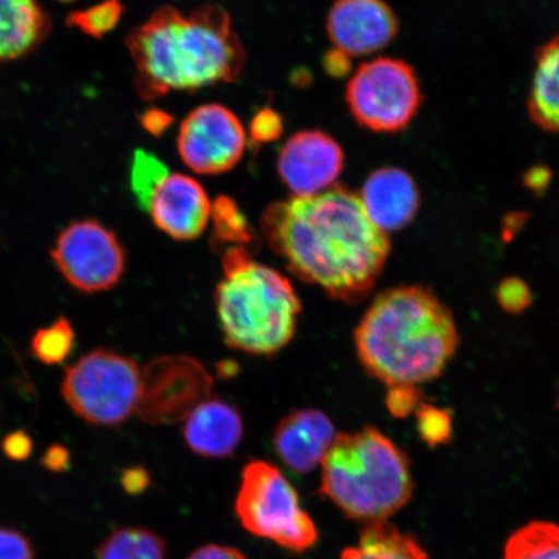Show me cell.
Listing matches in <instances>:
<instances>
[{"label": "cell", "mask_w": 559, "mask_h": 559, "mask_svg": "<svg viewBox=\"0 0 559 559\" xmlns=\"http://www.w3.org/2000/svg\"><path fill=\"white\" fill-rule=\"evenodd\" d=\"M215 304L227 345L258 356L282 352L295 337L302 311L289 280L243 247L225 251Z\"/></svg>", "instance_id": "4"}, {"label": "cell", "mask_w": 559, "mask_h": 559, "mask_svg": "<svg viewBox=\"0 0 559 559\" xmlns=\"http://www.w3.org/2000/svg\"><path fill=\"white\" fill-rule=\"evenodd\" d=\"M173 122V116L158 108L145 110L142 117H140V123H142L144 130L150 132L153 136L163 135L164 132L170 128Z\"/></svg>", "instance_id": "32"}, {"label": "cell", "mask_w": 559, "mask_h": 559, "mask_svg": "<svg viewBox=\"0 0 559 559\" xmlns=\"http://www.w3.org/2000/svg\"><path fill=\"white\" fill-rule=\"evenodd\" d=\"M419 436L430 447L444 445L452 438V418L449 412L421 404L417 408Z\"/></svg>", "instance_id": "26"}, {"label": "cell", "mask_w": 559, "mask_h": 559, "mask_svg": "<svg viewBox=\"0 0 559 559\" xmlns=\"http://www.w3.org/2000/svg\"><path fill=\"white\" fill-rule=\"evenodd\" d=\"M423 393L417 386L390 388L386 405L395 417H407L414 414L421 403Z\"/></svg>", "instance_id": "29"}, {"label": "cell", "mask_w": 559, "mask_h": 559, "mask_svg": "<svg viewBox=\"0 0 559 559\" xmlns=\"http://www.w3.org/2000/svg\"><path fill=\"white\" fill-rule=\"evenodd\" d=\"M345 166V153L323 131H300L278 153L280 179L295 198L331 190Z\"/></svg>", "instance_id": "11"}, {"label": "cell", "mask_w": 559, "mask_h": 559, "mask_svg": "<svg viewBox=\"0 0 559 559\" xmlns=\"http://www.w3.org/2000/svg\"><path fill=\"white\" fill-rule=\"evenodd\" d=\"M123 7L118 0H105L87 10L70 13L68 24L94 38H103L120 23Z\"/></svg>", "instance_id": "25"}, {"label": "cell", "mask_w": 559, "mask_h": 559, "mask_svg": "<svg viewBox=\"0 0 559 559\" xmlns=\"http://www.w3.org/2000/svg\"><path fill=\"white\" fill-rule=\"evenodd\" d=\"M341 559H429L414 536L388 522L367 524L358 544L342 551Z\"/></svg>", "instance_id": "19"}, {"label": "cell", "mask_w": 559, "mask_h": 559, "mask_svg": "<svg viewBox=\"0 0 559 559\" xmlns=\"http://www.w3.org/2000/svg\"><path fill=\"white\" fill-rule=\"evenodd\" d=\"M145 100L171 91H195L239 79L247 55L228 12L205 5L185 16L164 7L126 39Z\"/></svg>", "instance_id": "2"}, {"label": "cell", "mask_w": 559, "mask_h": 559, "mask_svg": "<svg viewBox=\"0 0 559 559\" xmlns=\"http://www.w3.org/2000/svg\"><path fill=\"white\" fill-rule=\"evenodd\" d=\"M177 145L180 158L192 171L225 174L240 163L247 131L233 110L221 104H205L181 122Z\"/></svg>", "instance_id": "10"}, {"label": "cell", "mask_w": 559, "mask_h": 559, "mask_svg": "<svg viewBox=\"0 0 559 559\" xmlns=\"http://www.w3.org/2000/svg\"><path fill=\"white\" fill-rule=\"evenodd\" d=\"M41 463H44L48 469L53 472L66 471L69 466V453L64 447L53 445L46 452Z\"/></svg>", "instance_id": "36"}, {"label": "cell", "mask_w": 559, "mask_h": 559, "mask_svg": "<svg viewBox=\"0 0 559 559\" xmlns=\"http://www.w3.org/2000/svg\"><path fill=\"white\" fill-rule=\"evenodd\" d=\"M360 200L369 219L386 234L407 227L419 209L416 181L400 167H381L370 174Z\"/></svg>", "instance_id": "15"}, {"label": "cell", "mask_w": 559, "mask_h": 559, "mask_svg": "<svg viewBox=\"0 0 559 559\" xmlns=\"http://www.w3.org/2000/svg\"><path fill=\"white\" fill-rule=\"evenodd\" d=\"M148 484V474L142 467H132L122 475V486L131 495L143 492Z\"/></svg>", "instance_id": "35"}, {"label": "cell", "mask_w": 559, "mask_h": 559, "mask_svg": "<svg viewBox=\"0 0 559 559\" xmlns=\"http://www.w3.org/2000/svg\"><path fill=\"white\" fill-rule=\"evenodd\" d=\"M528 114L545 131L559 132V34L537 51Z\"/></svg>", "instance_id": "18"}, {"label": "cell", "mask_w": 559, "mask_h": 559, "mask_svg": "<svg viewBox=\"0 0 559 559\" xmlns=\"http://www.w3.org/2000/svg\"><path fill=\"white\" fill-rule=\"evenodd\" d=\"M51 255L67 282L87 295L114 289L126 267L120 240L94 219L74 222L62 230Z\"/></svg>", "instance_id": "9"}, {"label": "cell", "mask_w": 559, "mask_h": 559, "mask_svg": "<svg viewBox=\"0 0 559 559\" xmlns=\"http://www.w3.org/2000/svg\"><path fill=\"white\" fill-rule=\"evenodd\" d=\"M214 221L213 239L218 243H236L242 247L251 240V229L245 215L233 199L221 195L212 209Z\"/></svg>", "instance_id": "24"}, {"label": "cell", "mask_w": 559, "mask_h": 559, "mask_svg": "<svg viewBox=\"0 0 559 559\" xmlns=\"http://www.w3.org/2000/svg\"><path fill=\"white\" fill-rule=\"evenodd\" d=\"M74 340L72 324L67 318L61 317L34 334L32 353L44 365H60L73 352Z\"/></svg>", "instance_id": "22"}, {"label": "cell", "mask_w": 559, "mask_h": 559, "mask_svg": "<svg viewBox=\"0 0 559 559\" xmlns=\"http://www.w3.org/2000/svg\"><path fill=\"white\" fill-rule=\"evenodd\" d=\"M97 559H167L164 537L146 528H120L105 539Z\"/></svg>", "instance_id": "20"}, {"label": "cell", "mask_w": 559, "mask_h": 559, "mask_svg": "<svg viewBox=\"0 0 559 559\" xmlns=\"http://www.w3.org/2000/svg\"><path fill=\"white\" fill-rule=\"evenodd\" d=\"M345 99L362 128L394 134L414 120L423 104V93L408 62L379 58L356 70L346 87Z\"/></svg>", "instance_id": "8"}, {"label": "cell", "mask_w": 559, "mask_h": 559, "mask_svg": "<svg viewBox=\"0 0 559 559\" xmlns=\"http://www.w3.org/2000/svg\"><path fill=\"white\" fill-rule=\"evenodd\" d=\"M187 559H248L240 550L227 545L210 544L194 550Z\"/></svg>", "instance_id": "33"}, {"label": "cell", "mask_w": 559, "mask_h": 559, "mask_svg": "<svg viewBox=\"0 0 559 559\" xmlns=\"http://www.w3.org/2000/svg\"><path fill=\"white\" fill-rule=\"evenodd\" d=\"M284 130L283 118L274 109L264 108L250 123V136L257 143L275 142Z\"/></svg>", "instance_id": "28"}, {"label": "cell", "mask_w": 559, "mask_h": 559, "mask_svg": "<svg viewBox=\"0 0 559 559\" xmlns=\"http://www.w3.org/2000/svg\"><path fill=\"white\" fill-rule=\"evenodd\" d=\"M188 447L199 456H230L240 444L243 424L239 411L221 400L201 402L190 412L183 429Z\"/></svg>", "instance_id": "16"}, {"label": "cell", "mask_w": 559, "mask_h": 559, "mask_svg": "<svg viewBox=\"0 0 559 559\" xmlns=\"http://www.w3.org/2000/svg\"><path fill=\"white\" fill-rule=\"evenodd\" d=\"M262 234L292 274L347 304L373 290L391 248L360 195L342 187L276 202L263 214Z\"/></svg>", "instance_id": "1"}, {"label": "cell", "mask_w": 559, "mask_h": 559, "mask_svg": "<svg viewBox=\"0 0 559 559\" xmlns=\"http://www.w3.org/2000/svg\"><path fill=\"white\" fill-rule=\"evenodd\" d=\"M498 300L502 309L520 313L528 309L533 296L526 283L520 278H507L499 285Z\"/></svg>", "instance_id": "27"}, {"label": "cell", "mask_w": 559, "mask_h": 559, "mask_svg": "<svg viewBox=\"0 0 559 559\" xmlns=\"http://www.w3.org/2000/svg\"><path fill=\"white\" fill-rule=\"evenodd\" d=\"M2 449L10 459L23 461L33 452L32 438L24 431L11 432L3 439Z\"/></svg>", "instance_id": "31"}, {"label": "cell", "mask_w": 559, "mask_h": 559, "mask_svg": "<svg viewBox=\"0 0 559 559\" xmlns=\"http://www.w3.org/2000/svg\"><path fill=\"white\" fill-rule=\"evenodd\" d=\"M335 438L332 419L323 412L299 409L277 424L274 444L278 457L290 471L307 474L323 464Z\"/></svg>", "instance_id": "14"}, {"label": "cell", "mask_w": 559, "mask_h": 559, "mask_svg": "<svg viewBox=\"0 0 559 559\" xmlns=\"http://www.w3.org/2000/svg\"><path fill=\"white\" fill-rule=\"evenodd\" d=\"M212 202L198 180L169 174L157 187L146 212L164 234L178 241L198 239L212 218Z\"/></svg>", "instance_id": "13"}, {"label": "cell", "mask_w": 559, "mask_h": 559, "mask_svg": "<svg viewBox=\"0 0 559 559\" xmlns=\"http://www.w3.org/2000/svg\"><path fill=\"white\" fill-rule=\"evenodd\" d=\"M51 31L38 0H0V62L37 50Z\"/></svg>", "instance_id": "17"}, {"label": "cell", "mask_w": 559, "mask_h": 559, "mask_svg": "<svg viewBox=\"0 0 559 559\" xmlns=\"http://www.w3.org/2000/svg\"><path fill=\"white\" fill-rule=\"evenodd\" d=\"M412 492L407 454L373 426L337 436L323 461L320 493L349 520L386 522Z\"/></svg>", "instance_id": "5"}, {"label": "cell", "mask_w": 559, "mask_h": 559, "mask_svg": "<svg viewBox=\"0 0 559 559\" xmlns=\"http://www.w3.org/2000/svg\"><path fill=\"white\" fill-rule=\"evenodd\" d=\"M142 388L143 377L135 360L95 349L67 369L61 393L86 423L116 426L138 409Z\"/></svg>", "instance_id": "7"}, {"label": "cell", "mask_w": 559, "mask_h": 559, "mask_svg": "<svg viewBox=\"0 0 559 559\" xmlns=\"http://www.w3.org/2000/svg\"><path fill=\"white\" fill-rule=\"evenodd\" d=\"M29 539L17 530L0 527V559H34Z\"/></svg>", "instance_id": "30"}, {"label": "cell", "mask_w": 559, "mask_h": 559, "mask_svg": "<svg viewBox=\"0 0 559 559\" xmlns=\"http://www.w3.org/2000/svg\"><path fill=\"white\" fill-rule=\"evenodd\" d=\"M559 558V524L535 521L509 537L502 559Z\"/></svg>", "instance_id": "21"}, {"label": "cell", "mask_w": 559, "mask_h": 559, "mask_svg": "<svg viewBox=\"0 0 559 559\" xmlns=\"http://www.w3.org/2000/svg\"><path fill=\"white\" fill-rule=\"evenodd\" d=\"M166 165L152 153L139 150L132 158L131 190L140 209L148 210L150 201L157 187L169 175Z\"/></svg>", "instance_id": "23"}, {"label": "cell", "mask_w": 559, "mask_h": 559, "mask_svg": "<svg viewBox=\"0 0 559 559\" xmlns=\"http://www.w3.org/2000/svg\"><path fill=\"white\" fill-rule=\"evenodd\" d=\"M349 56L338 50H332L325 55L324 68L328 74L341 79L352 70V62H349Z\"/></svg>", "instance_id": "34"}, {"label": "cell", "mask_w": 559, "mask_h": 559, "mask_svg": "<svg viewBox=\"0 0 559 559\" xmlns=\"http://www.w3.org/2000/svg\"><path fill=\"white\" fill-rule=\"evenodd\" d=\"M59 2H62V3H70V2H74V0H59Z\"/></svg>", "instance_id": "37"}, {"label": "cell", "mask_w": 559, "mask_h": 559, "mask_svg": "<svg viewBox=\"0 0 559 559\" xmlns=\"http://www.w3.org/2000/svg\"><path fill=\"white\" fill-rule=\"evenodd\" d=\"M235 512L248 533L296 554L319 540L317 524L300 506L296 488L265 461L245 466Z\"/></svg>", "instance_id": "6"}, {"label": "cell", "mask_w": 559, "mask_h": 559, "mask_svg": "<svg viewBox=\"0 0 559 559\" xmlns=\"http://www.w3.org/2000/svg\"><path fill=\"white\" fill-rule=\"evenodd\" d=\"M559 559V558H558Z\"/></svg>", "instance_id": "38"}, {"label": "cell", "mask_w": 559, "mask_h": 559, "mask_svg": "<svg viewBox=\"0 0 559 559\" xmlns=\"http://www.w3.org/2000/svg\"><path fill=\"white\" fill-rule=\"evenodd\" d=\"M326 33L335 50L361 58L386 48L400 33V20L384 0H335Z\"/></svg>", "instance_id": "12"}, {"label": "cell", "mask_w": 559, "mask_h": 559, "mask_svg": "<svg viewBox=\"0 0 559 559\" xmlns=\"http://www.w3.org/2000/svg\"><path fill=\"white\" fill-rule=\"evenodd\" d=\"M356 354L389 388L438 379L459 346L452 312L424 286H400L377 296L356 328Z\"/></svg>", "instance_id": "3"}]
</instances>
